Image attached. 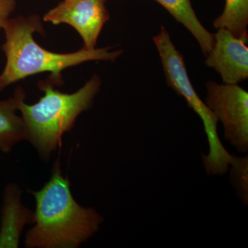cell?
Listing matches in <instances>:
<instances>
[{"mask_svg": "<svg viewBox=\"0 0 248 248\" xmlns=\"http://www.w3.org/2000/svg\"><path fill=\"white\" fill-rule=\"evenodd\" d=\"M45 94L32 105L26 104L22 98L18 110L27 127L28 141L46 161L57 147L61 146L62 138L70 131L81 112L92 107L94 99L100 91L102 80L97 74L82 88L72 94L63 93L54 89L49 80L38 84Z\"/></svg>", "mask_w": 248, "mask_h": 248, "instance_id": "3", "label": "cell"}, {"mask_svg": "<svg viewBox=\"0 0 248 248\" xmlns=\"http://www.w3.org/2000/svg\"><path fill=\"white\" fill-rule=\"evenodd\" d=\"M107 0H63L44 16L45 22L66 24L74 28L84 41V48H96L98 37L110 19Z\"/></svg>", "mask_w": 248, "mask_h": 248, "instance_id": "6", "label": "cell"}, {"mask_svg": "<svg viewBox=\"0 0 248 248\" xmlns=\"http://www.w3.org/2000/svg\"><path fill=\"white\" fill-rule=\"evenodd\" d=\"M16 8V0H0V30H3L5 24Z\"/></svg>", "mask_w": 248, "mask_h": 248, "instance_id": "13", "label": "cell"}, {"mask_svg": "<svg viewBox=\"0 0 248 248\" xmlns=\"http://www.w3.org/2000/svg\"><path fill=\"white\" fill-rule=\"evenodd\" d=\"M205 64L219 73L223 84H238L248 78L247 43L227 29H217Z\"/></svg>", "mask_w": 248, "mask_h": 248, "instance_id": "7", "label": "cell"}, {"mask_svg": "<svg viewBox=\"0 0 248 248\" xmlns=\"http://www.w3.org/2000/svg\"><path fill=\"white\" fill-rule=\"evenodd\" d=\"M26 97L22 87H17L14 96L0 100V151L9 153L19 142L28 141L27 127L22 117L16 115L22 98Z\"/></svg>", "mask_w": 248, "mask_h": 248, "instance_id": "9", "label": "cell"}, {"mask_svg": "<svg viewBox=\"0 0 248 248\" xmlns=\"http://www.w3.org/2000/svg\"><path fill=\"white\" fill-rule=\"evenodd\" d=\"M248 0H226L224 10L213 22L215 29L231 31L248 44Z\"/></svg>", "mask_w": 248, "mask_h": 248, "instance_id": "11", "label": "cell"}, {"mask_svg": "<svg viewBox=\"0 0 248 248\" xmlns=\"http://www.w3.org/2000/svg\"><path fill=\"white\" fill-rule=\"evenodd\" d=\"M22 190L14 184L6 186L0 213V248H17L23 229L33 223L34 212L21 202Z\"/></svg>", "mask_w": 248, "mask_h": 248, "instance_id": "8", "label": "cell"}, {"mask_svg": "<svg viewBox=\"0 0 248 248\" xmlns=\"http://www.w3.org/2000/svg\"><path fill=\"white\" fill-rule=\"evenodd\" d=\"M205 104L221 122L224 137L241 154L248 152V93L238 84H206Z\"/></svg>", "mask_w": 248, "mask_h": 248, "instance_id": "5", "label": "cell"}, {"mask_svg": "<svg viewBox=\"0 0 248 248\" xmlns=\"http://www.w3.org/2000/svg\"><path fill=\"white\" fill-rule=\"evenodd\" d=\"M153 41L161 58L168 86L184 97L189 107L195 110L203 122L209 144L208 154L201 153L205 172L208 176L226 174L233 155L227 151L220 140L216 116L200 99L191 84L184 58L172 43L164 26H161L159 34L153 37Z\"/></svg>", "mask_w": 248, "mask_h": 248, "instance_id": "4", "label": "cell"}, {"mask_svg": "<svg viewBox=\"0 0 248 248\" xmlns=\"http://www.w3.org/2000/svg\"><path fill=\"white\" fill-rule=\"evenodd\" d=\"M3 30L5 42L1 48L6 62L0 74V93L17 81L45 72L50 73L48 80L54 86H62V72L66 68L89 61L115 62L123 53V50H111V46L92 50L83 48L71 53L46 50L33 38L34 32L45 34L37 15L9 18Z\"/></svg>", "mask_w": 248, "mask_h": 248, "instance_id": "2", "label": "cell"}, {"mask_svg": "<svg viewBox=\"0 0 248 248\" xmlns=\"http://www.w3.org/2000/svg\"><path fill=\"white\" fill-rule=\"evenodd\" d=\"M182 24L198 42L202 53L206 56L213 48L215 37L202 25L192 9L190 0H155Z\"/></svg>", "mask_w": 248, "mask_h": 248, "instance_id": "10", "label": "cell"}, {"mask_svg": "<svg viewBox=\"0 0 248 248\" xmlns=\"http://www.w3.org/2000/svg\"><path fill=\"white\" fill-rule=\"evenodd\" d=\"M35 198V226L27 232L28 248H76L99 230L104 221L94 208L81 206L73 198L71 182L62 174L60 159L41 190H29Z\"/></svg>", "mask_w": 248, "mask_h": 248, "instance_id": "1", "label": "cell"}, {"mask_svg": "<svg viewBox=\"0 0 248 248\" xmlns=\"http://www.w3.org/2000/svg\"><path fill=\"white\" fill-rule=\"evenodd\" d=\"M230 183L244 206L248 205V156L233 155L230 164Z\"/></svg>", "mask_w": 248, "mask_h": 248, "instance_id": "12", "label": "cell"}]
</instances>
